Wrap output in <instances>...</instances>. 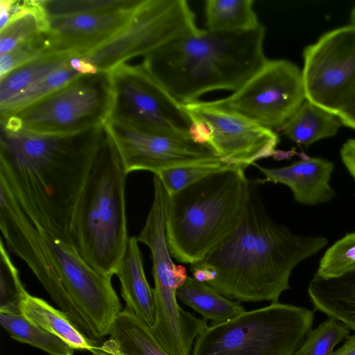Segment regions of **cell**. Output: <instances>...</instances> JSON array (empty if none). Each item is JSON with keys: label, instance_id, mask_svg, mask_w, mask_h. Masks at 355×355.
Here are the masks:
<instances>
[{"label": "cell", "instance_id": "obj_6", "mask_svg": "<svg viewBox=\"0 0 355 355\" xmlns=\"http://www.w3.org/2000/svg\"><path fill=\"white\" fill-rule=\"evenodd\" d=\"M313 318L308 309L272 302L207 326L196 338L191 355H295Z\"/></svg>", "mask_w": 355, "mask_h": 355}, {"label": "cell", "instance_id": "obj_8", "mask_svg": "<svg viewBox=\"0 0 355 355\" xmlns=\"http://www.w3.org/2000/svg\"><path fill=\"white\" fill-rule=\"evenodd\" d=\"M109 73L112 103L108 120L150 133L192 139L189 114L141 63L125 62Z\"/></svg>", "mask_w": 355, "mask_h": 355}, {"label": "cell", "instance_id": "obj_32", "mask_svg": "<svg viewBox=\"0 0 355 355\" xmlns=\"http://www.w3.org/2000/svg\"><path fill=\"white\" fill-rule=\"evenodd\" d=\"M0 312L21 314L20 302L27 291L24 288L2 239L0 240Z\"/></svg>", "mask_w": 355, "mask_h": 355}, {"label": "cell", "instance_id": "obj_9", "mask_svg": "<svg viewBox=\"0 0 355 355\" xmlns=\"http://www.w3.org/2000/svg\"><path fill=\"white\" fill-rule=\"evenodd\" d=\"M195 17L185 0H142L119 34L79 57L98 71L109 72L130 58L145 56L168 41L197 32Z\"/></svg>", "mask_w": 355, "mask_h": 355}, {"label": "cell", "instance_id": "obj_4", "mask_svg": "<svg viewBox=\"0 0 355 355\" xmlns=\"http://www.w3.org/2000/svg\"><path fill=\"white\" fill-rule=\"evenodd\" d=\"M245 169L227 165L168 195L166 239L177 261L190 265L200 262L238 225L252 182Z\"/></svg>", "mask_w": 355, "mask_h": 355}, {"label": "cell", "instance_id": "obj_15", "mask_svg": "<svg viewBox=\"0 0 355 355\" xmlns=\"http://www.w3.org/2000/svg\"><path fill=\"white\" fill-rule=\"evenodd\" d=\"M0 229L8 248L28 265L60 309L89 340L98 341L100 337L94 328L73 302L41 247L22 223L15 200L2 182L0 184Z\"/></svg>", "mask_w": 355, "mask_h": 355}, {"label": "cell", "instance_id": "obj_28", "mask_svg": "<svg viewBox=\"0 0 355 355\" xmlns=\"http://www.w3.org/2000/svg\"><path fill=\"white\" fill-rule=\"evenodd\" d=\"M47 28L48 18L42 0H34L28 11L0 29V55L10 51L18 44L45 33Z\"/></svg>", "mask_w": 355, "mask_h": 355}, {"label": "cell", "instance_id": "obj_22", "mask_svg": "<svg viewBox=\"0 0 355 355\" xmlns=\"http://www.w3.org/2000/svg\"><path fill=\"white\" fill-rule=\"evenodd\" d=\"M341 125L336 115L306 98L282 130L292 141L308 147L336 135Z\"/></svg>", "mask_w": 355, "mask_h": 355}, {"label": "cell", "instance_id": "obj_16", "mask_svg": "<svg viewBox=\"0 0 355 355\" xmlns=\"http://www.w3.org/2000/svg\"><path fill=\"white\" fill-rule=\"evenodd\" d=\"M137 7L48 18V28L44 33L46 44L45 54L83 56L90 53L124 28Z\"/></svg>", "mask_w": 355, "mask_h": 355}, {"label": "cell", "instance_id": "obj_30", "mask_svg": "<svg viewBox=\"0 0 355 355\" xmlns=\"http://www.w3.org/2000/svg\"><path fill=\"white\" fill-rule=\"evenodd\" d=\"M350 329L333 318H328L307 334L295 355H332L334 347L347 339Z\"/></svg>", "mask_w": 355, "mask_h": 355}, {"label": "cell", "instance_id": "obj_33", "mask_svg": "<svg viewBox=\"0 0 355 355\" xmlns=\"http://www.w3.org/2000/svg\"><path fill=\"white\" fill-rule=\"evenodd\" d=\"M227 165L223 161L196 163L166 168L154 175L171 196Z\"/></svg>", "mask_w": 355, "mask_h": 355}, {"label": "cell", "instance_id": "obj_34", "mask_svg": "<svg viewBox=\"0 0 355 355\" xmlns=\"http://www.w3.org/2000/svg\"><path fill=\"white\" fill-rule=\"evenodd\" d=\"M44 33L0 55V78L46 53Z\"/></svg>", "mask_w": 355, "mask_h": 355}, {"label": "cell", "instance_id": "obj_20", "mask_svg": "<svg viewBox=\"0 0 355 355\" xmlns=\"http://www.w3.org/2000/svg\"><path fill=\"white\" fill-rule=\"evenodd\" d=\"M21 315L33 324L57 336L74 349L87 350L92 353L96 346L83 334L61 310L45 300L28 292L19 304Z\"/></svg>", "mask_w": 355, "mask_h": 355}, {"label": "cell", "instance_id": "obj_29", "mask_svg": "<svg viewBox=\"0 0 355 355\" xmlns=\"http://www.w3.org/2000/svg\"><path fill=\"white\" fill-rule=\"evenodd\" d=\"M355 271V232L345 234L324 254L315 277L329 279Z\"/></svg>", "mask_w": 355, "mask_h": 355}, {"label": "cell", "instance_id": "obj_13", "mask_svg": "<svg viewBox=\"0 0 355 355\" xmlns=\"http://www.w3.org/2000/svg\"><path fill=\"white\" fill-rule=\"evenodd\" d=\"M193 121L191 136L207 144L228 165L248 167L275 153L278 135L239 114L207 105L205 101L183 105Z\"/></svg>", "mask_w": 355, "mask_h": 355}, {"label": "cell", "instance_id": "obj_11", "mask_svg": "<svg viewBox=\"0 0 355 355\" xmlns=\"http://www.w3.org/2000/svg\"><path fill=\"white\" fill-rule=\"evenodd\" d=\"M33 232L73 302L101 338L109 335L116 317L121 311L111 278L90 267L72 244L35 225Z\"/></svg>", "mask_w": 355, "mask_h": 355}, {"label": "cell", "instance_id": "obj_25", "mask_svg": "<svg viewBox=\"0 0 355 355\" xmlns=\"http://www.w3.org/2000/svg\"><path fill=\"white\" fill-rule=\"evenodd\" d=\"M75 55L44 54L0 78V105L14 98Z\"/></svg>", "mask_w": 355, "mask_h": 355}, {"label": "cell", "instance_id": "obj_10", "mask_svg": "<svg viewBox=\"0 0 355 355\" xmlns=\"http://www.w3.org/2000/svg\"><path fill=\"white\" fill-rule=\"evenodd\" d=\"M305 99L302 70L288 60L268 59L231 95L205 103L273 130L282 129Z\"/></svg>", "mask_w": 355, "mask_h": 355}, {"label": "cell", "instance_id": "obj_31", "mask_svg": "<svg viewBox=\"0 0 355 355\" xmlns=\"http://www.w3.org/2000/svg\"><path fill=\"white\" fill-rule=\"evenodd\" d=\"M142 0H42L47 18L89 12L131 9Z\"/></svg>", "mask_w": 355, "mask_h": 355}, {"label": "cell", "instance_id": "obj_38", "mask_svg": "<svg viewBox=\"0 0 355 355\" xmlns=\"http://www.w3.org/2000/svg\"><path fill=\"white\" fill-rule=\"evenodd\" d=\"M349 25L355 26V6L352 10L351 14H350V24Z\"/></svg>", "mask_w": 355, "mask_h": 355}, {"label": "cell", "instance_id": "obj_36", "mask_svg": "<svg viewBox=\"0 0 355 355\" xmlns=\"http://www.w3.org/2000/svg\"><path fill=\"white\" fill-rule=\"evenodd\" d=\"M336 115L342 125L355 130V93L347 100Z\"/></svg>", "mask_w": 355, "mask_h": 355}, {"label": "cell", "instance_id": "obj_17", "mask_svg": "<svg viewBox=\"0 0 355 355\" xmlns=\"http://www.w3.org/2000/svg\"><path fill=\"white\" fill-rule=\"evenodd\" d=\"M254 165L265 175L264 181L289 187L295 201L301 205L327 203L336 196L330 184L334 164L328 159L305 157L288 166L273 168Z\"/></svg>", "mask_w": 355, "mask_h": 355}, {"label": "cell", "instance_id": "obj_23", "mask_svg": "<svg viewBox=\"0 0 355 355\" xmlns=\"http://www.w3.org/2000/svg\"><path fill=\"white\" fill-rule=\"evenodd\" d=\"M120 355H169L150 329L128 306L116 317L109 333Z\"/></svg>", "mask_w": 355, "mask_h": 355}, {"label": "cell", "instance_id": "obj_39", "mask_svg": "<svg viewBox=\"0 0 355 355\" xmlns=\"http://www.w3.org/2000/svg\"><path fill=\"white\" fill-rule=\"evenodd\" d=\"M92 354L93 355H110L102 351L100 348V346L97 349H96L94 352Z\"/></svg>", "mask_w": 355, "mask_h": 355}, {"label": "cell", "instance_id": "obj_26", "mask_svg": "<svg viewBox=\"0 0 355 355\" xmlns=\"http://www.w3.org/2000/svg\"><path fill=\"white\" fill-rule=\"evenodd\" d=\"M0 323L10 337L49 355H73L74 349L63 340L33 324L21 314L0 312Z\"/></svg>", "mask_w": 355, "mask_h": 355}, {"label": "cell", "instance_id": "obj_27", "mask_svg": "<svg viewBox=\"0 0 355 355\" xmlns=\"http://www.w3.org/2000/svg\"><path fill=\"white\" fill-rule=\"evenodd\" d=\"M80 75L82 73L70 65L69 61L66 64L53 70L6 103L0 105L1 119L6 118L63 87Z\"/></svg>", "mask_w": 355, "mask_h": 355}, {"label": "cell", "instance_id": "obj_37", "mask_svg": "<svg viewBox=\"0 0 355 355\" xmlns=\"http://www.w3.org/2000/svg\"><path fill=\"white\" fill-rule=\"evenodd\" d=\"M332 355H355V335L349 336L344 344Z\"/></svg>", "mask_w": 355, "mask_h": 355}, {"label": "cell", "instance_id": "obj_35", "mask_svg": "<svg viewBox=\"0 0 355 355\" xmlns=\"http://www.w3.org/2000/svg\"><path fill=\"white\" fill-rule=\"evenodd\" d=\"M341 160L355 182V139H349L342 146Z\"/></svg>", "mask_w": 355, "mask_h": 355}, {"label": "cell", "instance_id": "obj_2", "mask_svg": "<svg viewBox=\"0 0 355 355\" xmlns=\"http://www.w3.org/2000/svg\"><path fill=\"white\" fill-rule=\"evenodd\" d=\"M260 180L252 182L243 217L191 271L205 270L208 285L236 302H277L291 289L293 269L327 243L324 236L299 235L275 221L261 198Z\"/></svg>", "mask_w": 355, "mask_h": 355}, {"label": "cell", "instance_id": "obj_24", "mask_svg": "<svg viewBox=\"0 0 355 355\" xmlns=\"http://www.w3.org/2000/svg\"><path fill=\"white\" fill-rule=\"evenodd\" d=\"M253 0H207V30L239 32L253 30L261 24L253 9Z\"/></svg>", "mask_w": 355, "mask_h": 355}, {"label": "cell", "instance_id": "obj_14", "mask_svg": "<svg viewBox=\"0 0 355 355\" xmlns=\"http://www.w3.org/2000/svg\"><path fill=\"white\" fill-rule=\"evenodd\" d=\"M105 127L112 138L128 173L154 174L172 167L223 161L207 144L139 130L108 120Z\"/></svg>", "mask_w": 355, "mask_h": 355}, {"label": "cell", "instance_id": "obj_12", "mask_svg": "<svg viewBox=\"0 0 355 355\" xmlns=\"http://www.w3.org/2000/svg\"><path fill=\"white\" fill-rule=\"evenodd\" d=\"M302 57L306 98L336 115L355 93V26L325 33Z\"/></svg>", "mask_w": 355, "mask_h": 355}, {"label": "cell", "instance_id": "obj_3", "mask_svg": "<svg viewBox=\"0 0 355 355\" xmlns=\"http://www.w3.org/2000/svg\"><path fill=\"white\" fill-rule=\"evenodd\" d=\"M266 28L239 32L200 30L175 38L144 56L141 64L181 105L207 92L242 87L267 61Z\"/></svg>", "mask_w": 355, "mask_h": 355}, {"label": "cell", "instance_id": "obj_18", "mask_svg": "<svg viewBox=\"0 0 355 355\" xmlns=\"http://www.w3.org/2000/svg\"><path fill=\"white\" fill-rule=\"evenodd\" d=\"M125 306L150 329L155 323L153 291L146 279L137 237L129 238L125 254L116 274Z\"/></svg>", "mask_w": 355, "mask_h": 355}, {"label": "cell", "instance_id": "obj_21", "mask_svg": "<svg viewBox=\"0 0 355 355\" xmlns=\"http://www.w3.org/2000/svg\"><path fill=\"white\" fill-rule=\"evenodd\" d=\"M176 295L212 324L226 322L245 311L239 302L225 297L206 282L188 276L177 289Z\"/></svg>", "mask_w": 355, "mask_h": 355}, {"label": "cell", "instance_id": "obj_5", "mask_svg": "<svg viewBox=\"0 0 355 355\" xmlns=\"http://www.w3.org/2000/svg\"><path fill=\"white\" fill-rule=\"evenodd\" d=\"M128 174L105 127L78 199L71 240L82 259L109 278L116 274L130 238L125 198Z\"/></svg>", "mask_w": 355, "mask_h": 355}, {"label": "cell", "instance_id": "obj_7", "mask_svg": "<svg viewBox=\"0 0 355 355\" xmlns=\"http://www.w3.org/2000/svg\"><path fill=\"white\" fill-rule=\"evenodd\" d=\"M112 103L110 73L98 71L82 74L63 87L1 119V126L39 133H74L105 125Z\"/></svg>", "mask_w": 355, "mask_h": 355}, {"label": "cell", "instance_id": "obj_1", "mask_svg": "<svg viewBox=\"0 0 355 355\" xmlns=\"http://www.w3.org/2000/svg\"><path fill=\"white\" fill-rule=\"evenodd\" d=\"M104 132L105 125L70 134L1 126L0 182L35 225L69 244L78 199Z\"/></svg>", "mask_w": 355, "mask_h": 355}, {"label": "cell", "instance_id": "obj_19", "mask_svg": "<svg viewBox=\"0 0 355 355\" xmlns=\"http://www.w3.org/2000/svg\"><path fill=\"white\" fill-rule=\"evenodd\" d=\"M308 294L315 309L355 331V271L335 278L314 276Z\"/></svg>", "mask_w": 355, "mask_h": 355}]
</instances>
